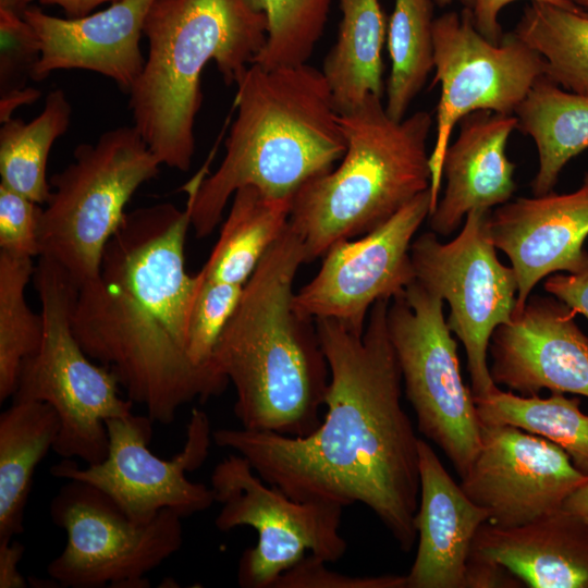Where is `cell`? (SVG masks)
<instances>
[{"label":"cell","mask_w":588,"mask_h":588,"mask_svg":"<svg viewBox=\"0 0 588 588\" xmlns=\"http://www.w3.org/2000/svg\"><path fill=\"white\" fill-rule=\"evenodd\" d=\"M588 482L558 444L513 426L481 427V448L461 487L489 512V523L511 528L563 509Z\"/></svg>","instance_id":"16"},{"label":"cell","mask_w":588,"mask_h":588,"mask_svg":"<svg viewBox=\"0 0 588 588\" xmlns=\"http://www.w3.org/2000/svg\"><path fill=\"white\" fill-rule=\"evenodd\" d=\"M73 158L49 180L39 257L58 264L78 287L97 275L126 204L158 174L161 163L134 125L106 131L94 144H79Z\"/></svg>","instance_id":"8"},{"label":"cell","mask_w":588,"mask_h":588,"mask_svg":"<svg viewBox=\"0 0 588 588\" xmlns=\"http://www.w3.org/2000/svg\"><path fill=\"white\" fill-rule=\"evenodd\" d=\"M273 588H407L405 575L348 576L329 569L326 562L307 555L283 573Z\"/></svg>","instance_id":"36"},{"label":"cell","mask_w":588,"mask_h":588,"mask_svg":"<svg viewBox=\"0 0 588 588\" xmlns=\"http://www.w3.org/2000/svg\"><path fill=\"white\" fill-rule=\"evenodd\" d=\"M53 524L66 534L47 573L65 588H148L147 574L177 552L183 517L162 510L137 524L97 487L68 480L50 502Z\"/></svg>","instance_id":"10"},{"label":"cell","mask_w":588,"mask_h":588,"mask_svg":"<svg viewBox=\"0 0 588 588\" xmlns=\"http://www.w3.org/2000/svg\"><path fill=\"white\" fill-rule=\"evenodd\" d=\"M143 35L148 54L130 90L134 126L161 164L187 171L203 101L200 76L215 61L235 84L267 37V19L247 0H155Z\"/></svg>","instance_id":"5"},{"label":"cell","mask_w":588,"mask_h":588,"mask_svg":"<svg viewBox=\"0 0 588 588\" xmlns=\"http://www.w3.org/2000/svg\"><path fill=\"white\" fill-rule=\"evenodd\" d=\"M154 1L122 0L76 19L49 15L30 5L22 15L41 48L32 79L40 82L58 70H86L130 93L144 68L139 41Z\"/></svg>","instance_id":"19"},{"label":"cell","mask_w":588,"mask_h":588,"mask_svg":"<svg viewBox=\"0 0 588 588\" xmlns=\"http://www.w3.org/2000/svg\"><path fill=\"white\" fill-rule=\"evenodd\" d=\"M563 509L588 522V482L580 486L567 498Z\"/></svg>","instance_id":"43"},{"label":"cell","mask_w":588,"mask_h":588,"mask_svg":"<svg viewBox=\"0 0 588 588\" xmlns=\"http://www.w3.org/2000/svg\"><path fill=\"white\" fill-rule=\"evenodd\" d=\"M431 212L430 188L359 240H342L323 255L320 270L294 293L293 307L305 319H334L364 333L379 299H392L413 283L411 245Z\"/></svg>","instance_id":"15"},{"label":"cell","mask_w":588,"mask_h":588,"mask_svg":"<svg viewBox=\"0 0 588 588\" xmlns=\"http://www.w3.org/2000/svg\"><path fill=\"white\" fill-rule=\"evenodd\" d=\"M105 424L109 446L101 463L81 468L72 458H63L51 466L50 474L97 487L137 524L150 523L164 509L185 518L216 503L210 486L193 482L186 476L198 469L209 454L212 430L205 412L192 411L183 449L171 460L160 458L149 450L154 421L148 415L132 413Z\"/></svg>","instance_id":"14"},{"label":"cell","mask_w":588,"mask_h":588,"mask_svg":"<svg viewBox=\"0 0 588 588\" xmlns=\"http://www.w3.org/2000/svg\"><path fill=\"white\" fill-rule=\"evenodd\" d=\"M118 1L122 0H38L42 5L61 8L69 19L88 15L100 4Z\"/></svg>","instance_id":"41"},{"label":"cell","mask_w":588,"mask_h":588,"mask_svg":"<svg viewBox=\"0 0 588 588\" xmlns=\"http://www.w3.org/2000/svg\"><path fill=\"white\" fill-rule=\"evenodd\" d=\"M342 19L322 73L339 113L368 95L383 96L382 47L387 25L379 0H340Z\"/></svg>","instance_id":"25"},{"label":"cell","mask_w":588,"mask_h":588,"mask_svg":"<svg viewBox=\"0 0 588 588\" xmlns=\"http://www.w3.org/2000/svg\"><path fill=\"white\" fill-rule=\"evenodd\" d=\"M475 0H434L436 4L443 8L454 2L460 3L464 9L471 10Z\"/></svg>","instance_id":"45"},{"label":"cell","mask_w":588,"mask_h":588,"mask_svg":"<svg viewBox=\"0 0 588 588\" xmlns=\"http://www.w3.org/2000/svg\"><path fill=\"white\" fill-rule=\"evenodd\" d=\"M303 264V238L289 222L245 283L215 347L212 364L235 389L233 412L244 429L304 437L322 421L329 366L315 321L293 307Z\"/></svg>","instance_id":"3"},{"label":"cell","mask_w":588,"mask_h":588,"mask_svg":"<svg viewBox=\"0 0 588 588\" xmlns=\"http://www.w3.org/2000/svg\"><path fill=\"white\" fill-rule=\"evenodd\" d=\"M377 301L359 334L315 320L330 382L324 417L304 437L219 428L212 441L240 454L267 483L298 501L367 506L409 552L417 540L419 439L402 405V373Z\"/></svg>","instance_id":"1"},{"label":"cell","mask_w":588,"mask_h":588,"mask_svg":"<svg viewBox=\"0 0 588 588\" xmlns=\"http://www.w3.org/2000/svg\"><path fill=\"white\" fill-rule=\"evenodd\" d=\"M293 197H274L254 186L238 188L212 252L200 269L208 280L245 285L287 226Z\"/></svg>","instance_id":"26"},{"label":"cell","mask_w":588,"mask_h":588,"mask_svg":"<svg viewBox=\"0 0 588 588\" xmlns=\"http://www.w3.org/2000/svg\"><path fill=\"white\" fill-rule=\"evenodd\" d=\"M544 291L567 305L576 315L588 319V270L580 273L552 274L543 284Z\"/></svg>","instance_id":"37"},{"label":"cell","mask_w":588,"mask_h":588,"mask_svg":"<svg viewBox=\"0 0 588 588\" xmlns=\"http://www.w3.org/2000/svg\"><path fill=\"white\" fill-rule=\"evenodd\" d=\"M40 91L36 88L25 87L19 91L0 97V122L3 123L12 118L14 110L23 105H28L38 99Z\"/></svg>","instance_id":"42"},{"label":"cell","mask_w":588,"mask_h":588,"mask_svg":"<svg viewBox=\"0 0 588 588\" xmlns=\"http://www.w3.org/2000/svg\"><path fill=\"white\" fill-rule=\"evenodd\" d=\"M210 487L220 510L215 526L222 532L241 526L257 532L255 547L238 562L237 583L244 588H273L277 579L310 555L333 563L347 542L340 532L343 507L298 501L264 481L237 453L212 469Z\"/></svg>","instance_id":"11"},{"label":"cell","mask_w":588,"mask_h":588,"mask_svg":"<svg viewBox=\"0 0 588 588\" xmlns=\"http://www.w3.org/2000/svg\"><path fill=\"white\" fill-rule=\"evenodd\" d=\"M470 554L499 563L531 588H588V522L564 509L528 524H482Z\"/></svg>","instance_id":"22"},{"label":"cell","mask_w":588,"mask_h":588,"mask_svg":"<svg viewBox=\"0 0 588 588\" xmlns=\"http://www.w3.org/2000/svg\"><path fill=\"white\" fill-rule=\"evenodd\" d=\"M514 114L538 154L531 192L548 194L568 161L588 149V95L566 90L543 75Z\"/></svg>","instance_id":"24"},{"label":"cell","mask_w":588,"mask_h":588,"mask_svg":"<svg viewBox=\"0 0 588 588\" xmlns=\"http://www.w3.org/2000/svg\"><path fill=\"white\" fill-rule=\"evenodd\" d=\"M474 402L481 427L513 426L542 437L561 446L588 476V415L581 412L578 397L563 393L523 396L498 388Z\"/></svg>","instance_id":"27"},{"label":"cell","mask_w":588,"mask_h":588,"mask_svg":"<svg viewBox=\"0 0 588 588\" xmlns=\"http://www.w3.org/2000/svg\"><path fill=\"white\" fill-rule=\"evenodd\" d=\"M42 208L0 184V250L17 257L39 256Z\"/></svg>","instance_id":"35"},{"label":"cell","mask_w":588,"mask_h":588,"mask_svg":"<svg viewBox=\"0 0 588 588\" xmlns=\"http://www.w3.org/2000/svg\"><path fill=\"white\" fill-rule=\"evenodd\" d=\"M191 205L170 203L126 212L107 243L99 271L77 287L71 323L86 355L109 367L127 399L154 422L224 392L229 380L196 367L186 352V326L200 270L185 269Z\"/></svg>","instance_id":"2"},{"label":"cell","mask_w":588,"mask_h":588,"mask_svg":"<svg viewBox=\"0 0 588 588\" xmlns=\"http://www.w3.org/2000/svg\"><path fill=\"white\" fill-rule=\"evenodd\" d=\"M491 211H469L461 232L448 243L431 231L411 245L416 281L450 306L446 323L465 348L474 397L499 388L487 354L494 330L513 319L518 291L513 268L497 256L489 232Z\"/></svg>","instance_id":"12"},{"label":"cell","mask_w":588,"mask_h":588,"mask_svg":"<svg viewBox=\"0 0 588 588\" xmlns=\"http://www.w3.org/2000/svg\"><path fill=\"white\" fill-rule=\"evenodd\" d=\"M520 0H475L470 10L474 24L478 32L488 40L500 44L503 37L499 16L509 4ZM528 2H546L569 9L579 8L572 0H525Z\"/></svg>","instance_id":"38"},{"label":"cell","mask_w":588,"mask_h":588,"mask_svg":"<svg viewBox=\"0 0 588 588\" xmlns=\"http://www.w3.org/2000/svg\"><path fill=\"white\" fill-rule=\"evenodd\" d=\"M243 289L244 285L208 280L203 274L186 326V352L196 367L218 371L212 364L213 351L240 303Z\"/></svg>","instance_id":"33"},{"label":"cell","mask_w":588,"mask_h":588,"mask_svg":"<svg viewBox=\"0 0 588 588\" xmlns=\"http://www.w3.org/2000/svg\"><path fill=\"white\" fill-rule=\"evenodd\" d=\"M434 3V0H394L388 26L391 71L384 105L393 120L406 117L433 71Z\"/></svg>","instance_id":"30"},{"label":"cell","mask_w":588,"mask_h":588,"mask_svg":"<svg viewBox=\"0 0 588 588\" xmlns=\"http://www.w3.org/2000/svg\"><path fill=\"white\" fill-rule=\"evenodd\" d=\"M40 52L38 35L23 15L0 9V97L26 87Z\"/></svg>","instance_id":"34"},{"label":"cell","mask_w":588,"mask_h":588,"mask_svg":"<svg viewBox=\"0 0 588 588\" xmlns=\"http://www.w3.org/2000/svg\"><path fill=\"white\" fill-rule=\"evenodd\" d=\"M433 47L432 85L440 86V97L429 159L431 212L439 199L443 158L455 125L480 110L514 114L544 75L541 57L514 32L494 44L478 32L468 9L434 19Z\"/></svg>","instance_id":"13"},{"label":"cell","mask_w":588,"mask_h":588,"mask_svg":"<svg viewBox=\"0 0 588 588\" xmlns=\"http://www.w3.org/2000/svg\"><path fill=\"white\" fill-rule=\"evenodd\" d=\"M41 305L42 340L21 366L12 402L49 404L60 419L52 451L88 465L108 455L105 421L132 414L133 402L120 396V383L107 366L94 364L76 340L71 323L77 286L58 264L39 257L34 272Z\"/></svg>","instance_id":"7"},{"label":"cell","mask_w":588,"mask_h":588,"mask_svg":"<svg viewBox=\"0 0 588 588\" xmlns=\"http://www.w3.org/2000/svg\"><path fill=\"white\" fill-rule=\"evenodd\" d=\"M458 123V135L443 158L445 188L429 215L432 232L442 236L454 233L469 211L505 204L516 189L515 164L506 154L517 128L515 114L480 110Z\"/></svg>","instance_id":"21"},{"label":"cell","mask_w":588,"mask_h":588,"mask_svg":"<svg viewBox=\"0 0 588 588\" xmlns=\"http://www.w3.org/2000/svg\"><path fill=\"white\" fill-rule=\"evenodd\" d=\"M575 2L579 8L588 12V0H572Z\"/></svg>","instance_id":"46"},{"label":"cell","mask_w":588,"mask_h":588,"mask_svg":"<svg viewBox=\"0 0 588 588\" xmlns=\"http://www.w3.org/2000/svg\"><path fill=\"white\" fill-rule=\"evenodd\" d=\"M235 85L236 117L225 155L211 175L188 189L198 237L213 231L238 188L293 197L305 183L332 170L346 150L322 71L308 63L275 69L252 63Z\"/></svg>","instance_id":"4"},{"label":"cell","mask_w":588,"mask_h":588,"mask_svg":"<svg viewBox=\"0 0 588 588\" xmlns=\"http://www.w3.org/2000/svg\"><path fill=\"white\" fill-rule=\"evenodd\" d=\"M417 552L405 575L407 588H465L474 538L489 512L473 502L446 471L430 444L419 439Z\"/></svg>","instance_id":"20"},{"label":"cell","mask_w":588,"mask_h":588,"mask_svg":"<svg viewBox=\"0 0 588 588\" xmlns=\"http://www.w3.org/2000/svg\"><path fill=\"white\" fill-rule=\"evenodd\" d=\"M266 15L267 37L253 63L267 69L307 63L320 40L332 0H247Z\"/></svg>","instance_id":"32"},{"label":"cell","mask_w":588,"mask_h":588,"mask_svg":"<svg viewBox=\"0 0 588 588\" xmlns=\"http://www.w3.org/2000/svg\"><path fill=\"white\" fill-rule=\"evenodd\" d=\"M72 107L64 90H51L29 123L11 118L0 127V176L7 187L42 205L51 195L47 162L57 138L69 128Z\"/></svg>","instance_id":"28"},{"label":"cell","mask_w":588,"mask_h":588,"mask_svg":"<svg viewBox=\"0 0 588 588\" xmlns=\"http://www.w3.org/2000/svg\"><path fill=\"white\" fill-rule=\"evenodd\" d=\"M34 272L32 258L0 250V403L13 396L22 363L41 344V314L33 313L25 297Z\"/></svg>","instance_id":"31"},{"label":"cell","mask_w":588,"mask_h":588,"mask_svg":"<svg viewBox=\"0 0 588 588\" xmlns=\"http://www.w3.org/2000/svg\"><path fill=\"white\" fill-rule=\"evenodd\" d=\"M575 317L555 297L530 295L523 310L492 333L493 382L523 396L548 389L588 397V335Z\"/></svg>","instance_id":"17"},{"label":"cell","mask_w":588,"mask_h":588,"mask_svg":"<svg viewBox=\"0 0 588 588\" xmlns=\"http://www.w3.org/2000/svg\"><path fill=\"white\" fill-rule=\"evenodd\" d=\"M523 583L499 563L469 554L465 588H520Z\"/></svg>","instance_id":"39"},{"label":"cell","mask_w":588,"mask_h":588,"mask_svg":"<svg viewBox=\"0 0 588 588\" xmlns=\"http://www.w3.org/2000/svg\"><path fill=\"white\" fill-rule=\"evenodd\" d=\"M60 419L45 402H12L0 415V542L24 531L37 465L53 449Z\"/></svg>","instance_id":"23"},{"label":"cell","mask_w":588,"mask_h":588,"mask_svg":"<svg viewBox=\"0 0 588 588\" xmlns=\"http://www.w3.org/2000/svg\"><path fill=\"white\" fill-rule=\"evenodd\" d=\"M489 232L517 279L515 317L543 278L588 270V173L572 193L518 197L498 206L491 211Z\"/></svg>","instance_id":"18"},{"label":"cell","mask_w":588,"mask_h":588,"mask_svg":"<svg viewBox=\"0 0 588 588\" xmlns=\"http://www.w3.org/2000/svg\"><path fill=\"white\" fill-rule=\"evenodd\" d=\"M24 551V546L13 539L0 542V588H25L28 586V580L17 569Z\"/></svg>","instance_id":"40"},{"label":"cell","mask_w":588,"mask_h":588,"mask_svg":"<svg viewBox=\"0 0 588 588\" xmlns=\"http://www.w3.org/2000/svg\"><path fill=\"white\" fill-rule=\"evenodd\" d=\"M513 32L541 57L548 79L588 95V12L529 2Z\"/></svg>","instance_id":"29"},{"label":"cell","mask_w":588,"mask_h":588,"mask_svg":"<svg viewBox=\"0 0 588 588\" xmlns=\"http://www.w3.org/2000/svg\"><path fill=\"white\" fill-rule=\"evenodd\" d=\"M387 324L417 429L463 478L481 448V424L462 378L443 301L415 280L390 301Z\"/></svg>","instance_id":"9"},{"label":"cell","mask_w":588,"mask_h":588,"mask_svg":"<svg viewBox=\"0 0 588 588\" xmlns=\"http://www.w3.org/2000/svg\"><path fill=\"white\" fill-rule=\"evenodd\" d=\"M339 122L346 142L340 164L305 183L292 200L289 222L303 238L305 264L380 226L431 184L430 112L396 121L382 97L368 95L339 113Z\"/></svg>","instance_id":"6"},{"label":"cell","mask_w":588,"mask_h":588,"mask_svg":"<svg viewBox=\"0 0 588 588\" xmlns=\"http://www.w3.org/2000/svg\"><path fill=\"white\" fill-rule=\"evenodd\" d=\"M34 0H0V9L9 10L17 14L30 7Z\"/></svg>","instance_id":"44"}]
</instances>
